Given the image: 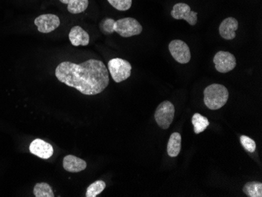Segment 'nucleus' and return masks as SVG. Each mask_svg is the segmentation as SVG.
<instances>
[{
  "label": "nucleus",
  "instance_id": "nucleus-1",
  "mask_svg": "<svg viewBox=\"0 0 262 197\" xmlns=\"http://www.w3.org/2000/svg\"><path fill=\"white\" fill-rule=\"evenodd\" d=\"M55 76L61 83L84 95L101 94L110 84V76L105 64L96 59L80 64L64 61L56 68Z\"/></svg>",
  "mask_w": 262,
  "mask_h": 197
},
{
  "label": "nucleus",
  "instance_id": "nucleus-2",
  "mask_svg": "<svg viewBox=\"0 0 262 197\" xmlns=\"http://www.w3.org/2000/svg\"><path fill=\"white\" fill-rule=\"evenodd\" d=\"M204 104L211 110L222 108L229 99L227 88L219 83L210 85L204 90Z\"/></svg>",
  "mask_w": 262,
  "mask_h": 197
},
{
  "label": "nucleus",
  "instance_id": "nucleus-3",
  "mask_svg": "<svg viewBox=\"0 0 262 197\" xmlns=\"http://www.w3.org/2000/svg\"><path fill=\"white\" fill-rule=\"evenodd\" d=\"M113 30L122 37L128 38L140 35L142 32V26L136 19L125 17L115 20Z\"/></svg>",
  "mask_w": 262,
  "mask_h": 197
},
{
  "label": "nucleus",
  "instance_id": "nucleus-4",
  "mask_svg": "<svg viewBox=\"0 0 262 197\" xmlns=\"http://www.w3.org/2000/svg\"><path fill=\"white\" fill-rule=\"evenodd\" d=\"M108 72L116 83H121L130 76L132 66L129 61L120 57L113 58L108 63Z\"/></svg>",
  "mask_w": 262,
  "mask_h": 197
},
{
  "label": "nucleus",
  "instance_id": "nucleus-5",
  "mask_svg": "<svg viewBox=\"0 0 262 197\" xmlns=\"http://www.w3.org/2000/svg\"><path fill=\"white\" fill-rule=\"evenodd\" d=\"M175 108L170 101H164L160 103L155 113V120L157 124L163 129L170 127L174 118Z\"/></svg>",
  "mask_w": 262,
  "mask_h": 197
},
{
  "label": "nucleus",
  "instance_id": "nucleus-6",
  "mask_svg": "<svg viewBox=\"0 0 262 197\" xmlns=\"http://www.w3.org/2000/svg\"><path fill=\"white\" fill-rule=\"evenodd\" d=\"M169 51L175 61L187 64L191 60V51L188 44L180 39H174L169 44Z\"/></svg>",
  "mask_w": 262,
  "mask_h": 197
},
{
  "label": "nucleus",
  "instance_id": "nucleus-7",
  "mask_svg": "<svg viewBox=\"0 0 262 197\" xmlns=\"http://www.w3.org/2000/svg\"><path fill=\"white\" fill-rule=\"evenodd\" d=\"M213 64L217 72L227 73L235 69L236 59L233 54L228 51H219L213 57Z\"/></svg>",
  "mask_w": 262,
  "mask_h": 197
},
{
  "label": "nucleus",
  "instance_id": "nucleus-8",
  "mask_svg": "<svg viewBox=\"0 0 262 197\" xmlns=\"http://www.w3.org/2000/svg\"><path fill=\"white\" fill-rule=\"evenodd\" d=\"M172 17L176 20H185L190 26H194L197 24L198 13L192 11L188 4L178 3L175 4L170 12Z\"/></svg>",
  "mask_w": 262,
  "mask_h": 197
},
{
  "label": "nucleus",
  "instance_id": "nucleus-9",
  "mask_svg": "<svg viewBox=\"0 0 262 197\" xmlns=\"http://www.w3.org/2000/svg\"><path fill=\"white\" fill-rule=\"evenodd\" d=\"M61 24L60 18L55 14H42L35 19V25L41 33H50L57 29Z\"/></svg>",
  "mask_w": 262,
  "mask_h": 197
},
{
  "label": "nucleus",
  "instance_id": "nucleus-10",
  "mask_svg": "<svg viewBox=\"0 0 262 197\" xmlns=\"http://www.w3.org/2000/svg\"><path fill=\"white\" fill-rule=\"evenodd\" d=\"M30 152L41 159L51 158L54 154V148L51 144L42 139H35L29 146Z\"/></svg>",
  "mask_w": 262,
  "mask_h": 197
},
{
  "label": "nucleus",
  "instance_id": "nucleus-11",
  "mask_svg": "<svg viewBox=\"0 0 262 197\" xmlns=\"http://www.w3.org/2000/svg\"><path fill=\"white\" fill-rule=\"evenodd\" d=\"M239 28V22L234 17H228L223 20L219 26V32L223 39L231 40L236 36L237 29Z\"/></svg>",
  "mask_w": 262,
  "mask_h": 197
},
{
  "label": "nucleus",
  "instance_id": "nucleus-12",
  "mask_svg": "<svg viewBox=\"0 0 262 197\" xmlns=\"http://www.w3.org/2000/svg\"><path fill=\"white\" fill-rule=\"evenodd\" d=\"M69 40L74 47L88 46L90 43V36L88 32L80 26L72 28L69 34Z\"/></svg>",
  "mask_w": 262,
  "mask_h": 197
},
{
  "label": "nucleus",
  "instance_id": "nucleus-13",
  "mask_svg": "<svg viewBox=\"0 0 262 197\" xmlns=\"http://www.w3.org/2000/svg\"><path fill=\"white\" fill-rule=\"evenodd\" d=\"M63 167L64 170L71 173H78L86 168V163L79 157L68 155L63 160Z\"/></svg>",
  "mask_w": 262,
  "mask_h": 197
},
{
  "label": "nucleus",
  "instance_id": "nucleus-14",
  "mask_svg": "<svg viewBox=\"0 0 262 197\" xmlns=\"http://www.w3.org/2000/svg\"><path fill=\"white\" fill-rule=\"evenodd\" d=\"M59 1L63 4L68 5V11L73 14H79L84 12L89 6V0H59Z\"/></svg>",
  "mask_w": 262,
  "mask_h": 197
},
{
  "label": "nucleus",
  "instance_id": "nucleus-15",
  "mask_svg": "<svg viewBox=\"0 0 262 197\" xmlns=\"http://www.w3.org/2000/svg\"><path fill=\"white\" fill-rule=\"evenodd\" d=\"M182 149V136L180 134L173 133L167 144V154L170 157H176L180 154Z\"/></svg>",
  "mask_w": 262,
  "mask_h": 197
},
{
  "label": "nucleus",
  "instance_id": "nucleus-16",
  "mask_svg": "<svg viewBox=\"0 0 262 197\" xmlns=\"http://www.w3.org/2000/svg\"><path fill=\"white\" fill-rule=\"evenodd\" d=\"M192 125L194 126V132L195 134H200L204 132L210 124L208 119L202 116L200 113H195L192 118Z\"/></svg>",
  "mask_w": 262,
  "mask_h": 197
},
{
  "label": "nucleus",
  "instance_id": "nucleus-17",
  "mask_svg": "<svg viewBox=\"0 0 262 197\" xmlns=\"http://www.w3.org/2000/svg\"><path fill=\"white\" fill-rule=\"evenodd\" d=\"M244 193L249 197L262 196V184L258 182H248L244 185Z\"/></svg>",
  "mask_w": 262,
  "mask_h": 197
},
{
  "label": "nucleus",
  "instance_id": "nucleus-18",
  "mask_svg": "<svg viewBox=\"0 0 262 197\" xmlns=\"http://www.w3.org/2000/svg\"><path fill=\"white\" fill-rule=\"evenodd\" d=\"M33 193L35 197H54V194L53 192L51 185L45 182L36 184L33 189Z\"/></svg>",
  "mask_w": 262,
  "mask_h": 197
},
{
  "label": "nucleus",
  "instance_id": "nucleus-19",
  "mask_svg": "<svg viewBox=\"0 0 262 197\" xmlns=\"http://www.w3.org/2000/svg\"><path fill=\"white\" fill-rule=\"evenodd\" d=\"M106 188L105 182L103 181H96L89 185L86 192V197H96L101 194Z\"/></svg>",
  "mask_w": 262,
  "mask_h": 197
},
{
  "label": "nucleus",
  "instance_id": "nucleus-20",
  "mask_svg": "<svg viewBox=\"0 0 262 197\" xmlns=\"http://www.w3.org/2000/svg\"><path fill=\"white\" fill-rule=\"evenodd\" d=\"M110 5L120 11H126L132 6L133 0H108Z\"/></svg>",
  "mask_w": 262,
  "mask_h": 197
},
{
  "label": "nucleus",
  "instance_id": "nucleus-21",
  "mask_svg": "<svg viewBox=\"0 0 262 197\" xmlns=\"http://www.w3.org/2000/svg\"><path fill=\"white\" fill-rule=\"evenodd\" d=\"M114 19L104 18L100 23V29L104 35H111L114 32L113 30V25H114Z\"/></svg>",
  "mask_w": 262,
  "mask_h": 197
},
{
  "label": "nucleus",
  "instance_id": "nucleus-22",
  "mask_svg": "<svg viewBox=\"0 0 262 197\" xmlns=\"http://www.w3.org/2000/svg\"><path fill=\"white\" fill-rule=\"evenodd\" d=\"M241 142L243 147L247 150V152H254L256 149V143L251 138L242 135L241 137Z\"/></svg>",
  "mask_w": 262,
  "mask_h": 197
}]
</instances>
